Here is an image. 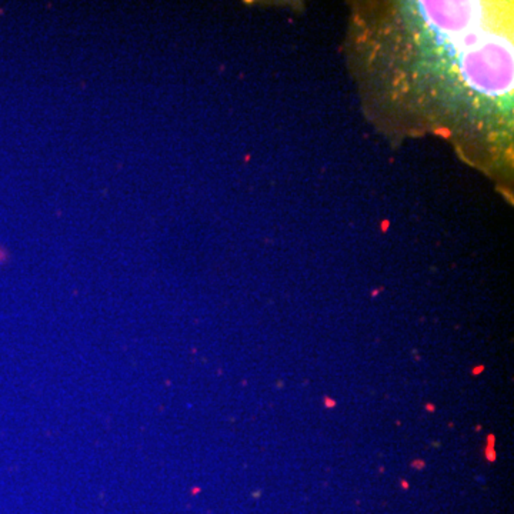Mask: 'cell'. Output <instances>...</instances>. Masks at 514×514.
I'll list each match as a JSON object with an SVG mask.
<instances>
[{"label":"cell","mask_w":514,"mask_h":514,"mask_svg":"<svg viewBox=\"0 0 514 514\" xmlns=\"http://www.w3.org/2000/svg\"><path fill=\"white\" fill-rule=\"evenodd\" d=\"M8 261H9V251L5 247L0 246V265L6 263Z\"/></svg>","instance_id":"6da1fadb"}]
</instances>
